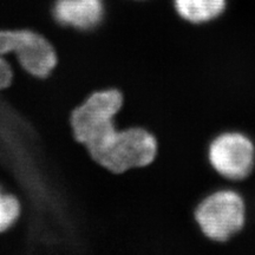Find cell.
<instances>
[{"label":"cell","mask_w":255,"mask_h":255,"mask_svg":"<svg viewBox=\"0 0 255 255\" xmlns=\"http://www.w3.org/2000/svg\"><path fill=\"white\" fill-rule=\"evenodd\" d=\"M208 157L216 173L228 180L240 181L253 170L255 148L244 133L225 132L210 143Z\"/></svg>","instance_id":"4"},{"label":"cell","mask_w":255,"mask_h":255,"mask_svg":"<svg viewBox=\"0 0 255 255\" xmlns=\"http://www.w3.org/2000/svg\"><path fill=\"white\" fill-rule=\"evenodd\" d=\"M13 53L19 65L31 76L46 78L56 69L58 57L45 37L31 30H1L0 56Z\"/></svg>","instance_id":"3"},{"label":"cell","mask_w":255,"mask_h":255,"mask_svg":"<svg viewBox=\"0 0 255 255\" xmlns=\"http://www.w3.org/2000/svg\"><path fill=\"white\" fill-rule=\"evenodd\" d=\"M97 164L114 174L146 167L157 155V141L148 130H119L115 122L91 132L82 143Z\"/></svg>","instance_id":"1"},{"label":"cell","mask_w":255,"mask_h":255,"mask_svg":"<svg viewBox=\"0 0 255 255\" xmlns=\"http://www.w3.org/2000/svg\"><path fill=\"white\" fill-rule=\"evenodd\" d=\"M20 215V203L11 194H4L0 189V233L7 231Z\"/></svg>","instance_id":"7"},{"label":"cell","mask_w":255,"mask_h":255,"mask_svg":"<svg viewBox=\"0 0 255 255\" xmlns=\"http://www.w3.org/2000/svg\"><path fill=\"white\" fill-rule=\"evenodd\" d=\"M13 76L12 66L7 60L2 58V56H0V91L9 88L13 81Z\"/></svg>","instance_id":"8"},{"label":"cell","mask_w":255,"mask_h":255,"mask_svg":"<svg viewBox=\"0 0 255 255\" xmlns=\"http://www.w3.org/2000/svg\"><path fill=\"white\" fill-rule=\"evenodd\" d=\"M195 220L210 240L227 241L244 227L246 206L237 191L219 190L207 196L197 206Z\"/></svg>","instance_id":"2"},{"label":"cell","mask_w":255,"mask_h":255,"mask_svg":"<svg viewBox=\"0 0 255 255\" xmlns=\"http://www.w3.org/2000/svg\"><path fill=\"white\" fill-rule=\"evenodd\" d=\"M53 17L59 24L78 30H91L103 20V0H56Z\"/></svg>","instance_id":"5"},{"label":"cell","mask_w":255,"mask_h":255,"mask_svg":"<svg viewBox=\"0 0 255 255\" xmlns=\"http://www.w3.org/2000/svg\"><path fill=\"white\" fill-rule=\"evenodd\" d=\"M181 18L193 24H202L218 18L225 11L226 0H174Z\"/></svg>","instance_id":"6"}]
</instances>
